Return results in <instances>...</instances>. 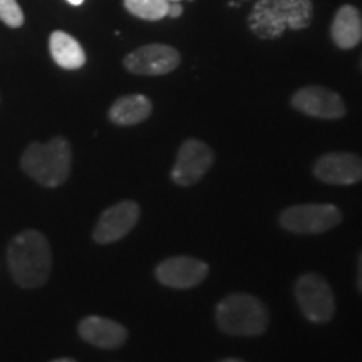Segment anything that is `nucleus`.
<instances>
[{
	"instance_id": "obj_3",
	"label": "nucleus",
	"mask_w": 362,
	"mask_h": 362,
	"mask_svg": "<svg viewBox=\"0 0 362 362\" xmlns=\"http://www.w3.org/2000/svg\"><path fill=\"white\" fill-rule=\"evenodd\" d=\"M72 166L71 143L56 136L49 143H33L21 158V168L45 188H57L69 178Z\"/></svg>"
},
{
	"instance_id": "obj_8",
	"label": "nucleus",
	"mask_w": 362,
	"mask_h": 362,
	"mask_svg": "<svg viewBox=\"0 0 362 362\" xmlns=\"http://www.w3.org/2000/svg\"><path fill=\"white\" fill-rule=\"evenodd\" d=\"M210 267L200 259L188 255H178L165 259L156 265L155 277L165 287L187 291L205 282Z\"/></svg>"
},
{
	"instance_id": "obj_6",
	"label": "nucleus",
	"mask_w": 362,
	"mask_h": 362,
	"mask_svg": "<svg viewBox=\"0 0 362 362\" xmlns=\"http://www.w3.org/2000/svg\"><path fill=\"white\" fill-rule=\"evenodd\" d=\"M215 153L206 143L189 138L183 141L176 155L171 181L178 187H193L214 166Z\"/></svg>"
},
{
	"instance_id": "obj_4",
	"label": "nucleus",
	"mask_w": 362,
	"mask_h": 362,
	"mask_svg": "<svg viewBox=\"0 0 362 362\" xmlns=\"http://www.w3.org/2000/svg\"><path fill=\"white\" fill-rule=\"evenodd\" d=\"M293 296L302 314L312 324H327L336 314V297L327 280L315 272H307L296 280Z\"/></svg>"
},
{
	"instance_id": "obj_5",
	"label": "nucleus",
	"mask_w": 362,
	"mask_h": 362,
	"mask_svg": "<svg viewBox=\"0 0 362 362\" xmlns=\"http://www.w3.org/2000/svg\"><path fill=\"white\" fill-rule=\"evenodd\" d=\"M342 211L332 203H304L285 208L279 223L285 232L297 235H319L341 225Z\"/></svg>"
},
{
	"instance_id": "obj_2",
	"label": "nucleus",
	"mask_w": 362,
	"mask_h": 362,
	"mask_svg": "<svg viewBox=\"0 0 362 362\" xmlns=\"http://www.w3.org/2000/svg\"><path fill=\"white\" fill-rule=\"evenodd\" d=\"M215 320L221 332L233 337H259L269 329V309L250 293L226 296L215 307Z\"/></svg>"
},
{
	"instance_id": "obj_14",
	"label": "nucleus",
	"mask_w": 362,
	"mask_h": 362,
	"mask_svg": "<svg viewBox=\"0 0 362 362\" xmlns=\"http://www.w3.org/2000/svg\"><path fill=\"white\" fill-rule=\"evenodd\" d=\"M153 112V104L143 94H129L116 99L110 110V119L117 126H134L146 121Z\"/></svg>"
},
{
	"instance_id": "obj_18",
	"label": "nucleus",
	"mask_w": 362,
	"mask_h": 362,
	"mask_svg": "<svg viewBox=\"0 0 362 362\" xmlns=\"http://www.w3.org/2000/svg\"><path fill=\"white\" fill-rule=\"evenodd\" d=\"M181 13H183V7H181V4L171 2L168 7V17H171V19H176V17H180Z\"/></svg>"
},
{
	"instance_id": "obj_7",
	"label": "nucleus",
	"mask_w": 362,
	"mask_h": 362,
	"mask_svg": "<svg viewBox=\"0 0 362 362\" xmlns=\"http://www.w3.org/2000/svg\"><path fill=\"white\" fill-rule=\"evenodd\" d=\"M141 216V208L133 200L116 203L103 211L96 226H94L93 240L99 245H110L117 240L124 238L131 230L138 225Z\"/></svg>"
},
{
	"instance_id": "obj_1",
	"label": "nucleus",
	"mask_w": 362,
	"mask_h": 362,
	"mask_svg": "<svg viewBox=\"0 0 362 362\" xmlns=\"http://www.w3.org/2000/svg\"><path fill=\"white\" fill-rule=\"evenodd\" d=\"M7 264L13 280L22 288H39L49 280L52 252L47 238L37 230H24L7 248Z\"/></svg>"
},
{
	"instance_id": "obj_13",
	"label": "nucleus",
	"mask_w": 362,
	"mask_h": 362,
	"mask_svg": "<svg viewBox=\"0 0 362 362\" xmlns=\"http://www.w3.org/2000/svg\"><path fill=\"white\" fill-rule=\"evenodd\" d=\"M330 35H332L334 44L339 49L356 47L362 40V17L361 12L352 6H344L337 11L334 17L332 27H330Z\"/></svg>"
},
{
	"instance_id": "obj_17",
	"label": "nucleus",
	"mask_w": 362,
	"mask_h": 362,
	"mask_svg": "<svg viewBox=\"0 0 362 362\" xmlns=\"http://www.w3.org/2000/svg\"><path fill=\"white\" fill-rule=\"evenodd\" d=\"M0 21L8 27H21L24 24V12L17 0H0Z\"/></svg>"
},
{
	"instance_id": "obj_10",
	"label": "nucleus",
	"mask_w": 362,
	"mask_h": 362,
	"mask_svg": "<svg viewBox=\"0 0 362 362\" xmlns=\"http://www.w3.org/2000/svg\"><path fill=\"white\" fill-rule=\"evenodd\" d=\"M312 173L325 185L349 187L362 181V158L354 153H325L314 163Z\"/></svg>"
},
{
	"instance_id": "obj_21",
	"label": "nucleus",
	"mask_w": 362,
	"mask_h": 362,
	"mask_svg": "<svg viewBox=\"0 0 362 362\" xmlns=\"http://www.w3.org/2000/svg\"><path fill=\"white\" fill-rule=\"evenodd\" d=\"M67 2L72 4V6H81V4H83L84 0H67Z\"/></svg>"
},
{
	"instance_id": "obj_19",
	"label": "nucleus",
	"mask_w": 362,
	"mask_h": 362,
	"mask_svg": "<svg viewBox=\"0 0 362 362\" xmlns=\"http://www.w3.org/2000/svg\"><path fill=\"white\" fill-rule=\"evenodd\" d=\"M357 288L362 293V252L359 255V262H357Z\"/></svg>"
},
{
	"instance_id": "obj_23",
	"label": "nucleus",
	"mask_w": 362,
	"mask_h": 362,
	"mask_svg": "<svg viewBox=\"0 0 362 362\" xmlns=\"http://www.w3.org/2000/svg\"><path fill=\"white\" fill-rule=\"evenodd\" d=\"M166 2L171 4V2H180V0H166Z\"/></svg>"
},
{
	"instance_id": "obj_9",
	"label": "nucleus",
	"mask_w": 362,
	"mask_h": 362,
	"mask_svg": "<svg viewBox=\"0 0 362 362\" xmlns=\"http://www.w3.org/2000/svg\"><path fill=\"white\" fill-rule=\"evenodd\" d=\"M293 110L302 115L319 117V119H341L346 116L347 107L336 90L324 86H305L293 93L291 99Z\"/></svg>"
},
{
	"instance_id": "obj_16",
	"label": "nucleus",
	"mask_w": 362,
	"mask_h": 362,
	"mask_svg": "<svg viewBox=\"0 0 362 362\" xmlns=\"http://www.w3.org/2000/svg\"><path fill=\"white\" fill-rule=\"evenodd\" d=\"M129 13L144 21H160L168 16L170 2L166 0H124Z\"/></svg>"
},
{
	"instance_id": "obj_11",
	"label": "nucleus",
	"mask_w": 362,
	"mask_h": 362,
	"mask_svg": "<svg viewBox=\"0 0 362 362\" xmlns=\"http://www.w3.org/2000/svg\"><path fill=\"white\" fill-rule=\"evenodd\" d=\"M181 56L165 44H149L124 57V67L138 76H165L180 66Z\"/></svg>"
},
{
	"instance_id": "obj_20",
	"label": "nucleus",
	"mask_w": 362,
	"mask_h": 362,
	"mask_svg": "<svg viewBox=\"0 0 362 362\" xmlns=\"http://www.w3.org/2000/svg\"><path fill=\"white\" fill-rule=\"evenodd\" d=\"M51 362H78V361L69 359V357H62V359H54V361H51Z\"/></svg>"
},
{
	"instance_id": "obj_15",
	"label": "nucleus",
	"mask_w": 362,
	"mask_h": 362,
	"mask_svg": "<svg viewBox=\"0 0 362 362\" xmlns=\"http://www.w3.org/2000/svg\"><path fill=\"white\" fill-rule=\"evenodd\" d=\"M49 47H51V56L54 62L59 67L67 71L79 69L86 64V54L81 44L72 35L56 30L52 33L51 40H49Z\"/></svg>"
},
{
	"instance_id": "obj_12",
	"label": "nucleus",
	"mask_w": 362,
	"mask_h": 362,
	"mask_svg": "<svg viewBox=\"0 0 362 362\" xmlns=\"http://www.w3.org/2000/svg\"><path fill=\"white\" fill-rule=\"evenodd\" d=\"M79 336L90 346L99 349H117L128 341V330L112 319L88 315L79 322Z\"/></svg>"
},
{
	"instance_id": "obj_22",
	"label": "nucleus",
	"mask_w": 362,
	"mask_h": 362,
	"mask_svg": "<svg viewBox=\"0 0 362 362\" xmlns=\"http://www.w3.org/2000/svg\"><path fill=\"white\" fill-rule=\"evenodd\" d=\"M218 362H245V361H240V359H223V361H218Z\"/></svg>"
}]
</instances>
